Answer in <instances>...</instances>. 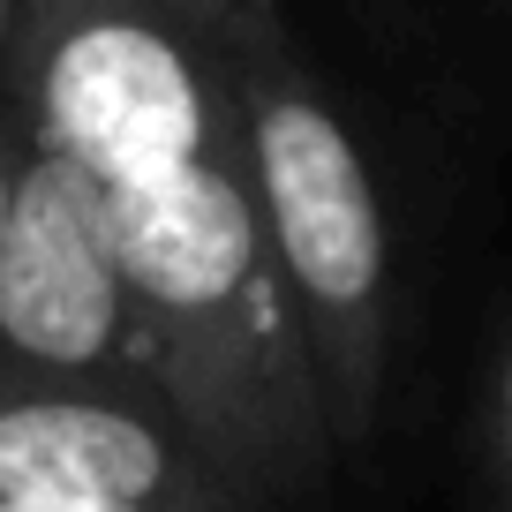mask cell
I'll use <instances>...</instances> for the list:
<instances>
[{
	"mask_svg": "<svg viewBox=\"0 0 512 512\" xmlns=\"http://www.w3.org/2000/svg\"><path fill=\"white\" fill-rule=\"evenodd\" d=\"M0 369L151 392L106 181L68 151H23L0 226Z\"/></svg>",
	"mask_w": 512,
	"mask_h": 512,
	"instance_id": "cell-4",
	"label": "cell"
},
{
	"mask_svg": "<svg viewBox=\"0 0 512 512\" xmlns=\"http://www.w3.org/2000/svg\"><path fill=\"white\" fill-rule=\"evenodd\" d=\"M272 0H16L0 98L106 189L234 151L241 38Z\"/></svg>",
	"mask_w": 512,
	"mask_h": 512,
	"instance_id": "cell-3",
	"label": "cell"
},
{
	"mask_svg": "<svg viewBox=\"0 0 512 512\" xmlns=\"http://www.w3.org/2000/svg\"><path fill=\"white\" fill-rule=\"evenodd\" d=\"M0 497H151L234 512L151 392L16 369H0Z\"/></svg>",
	"mask_w": 512,
	"mask_h": 512,
	"instance_id": "cell-5",
	"label": "cell"
},
{
	"mask_svg": "<svg viewBox=\"0 0 512 512\" xmlns=\"http://www.w3.org/2000/svg\"><path fill=\"white\" fill-rule=\"evenodd\" d=\"M0 512H219V505H151V497H0Z\"/></svg>",
	"mask_w": 512,
	"mask_h": 512,
	"instance_id": "cell-7",
	"label": "cell"
},
{
	"mask_svg": "<svg viewBox=\"0 0 512 512\" xmlns=\"http://www.w3.org/2000/svg\"><path fill=\"white\" fill-rule=\"evenodd\" d=\"M121 272L166 407L234 512H302L339 460L302 309L279 279L234 151L106 189Z\"/></svg>",
	"mask_w": 512,
	"mask_h": 512,
	"instance_id": "cell-1",
	"label": "cell"
},
{
	"mask_svg": "<svg viewBox=\"0 0 512 512\" xmlns=\"http://www.w3.org/2000/svg\"><path fill=\"white\" fill-rule=\"evenodd\" d=\"M234 174L264 226L279 279L302 309L339 452H362L384 422L400 347V249L384 181L354 113L294 46L287 8H264L234 76Z\"/></svg>",
	"mask_w": 512,
	"mask_h": 512,
	"instance_id": "cell-2",
	"label": "cell"
},
{
	"mask_svg": "<svg viewBox=\"0 0 512 512\" xmlns=\"http://www.w3.org/2000/svg\"><path fill=\"white\" fill-rule=\"evenodd\" d=\"M23 151H31V136H23L16 106L0 98V226H8V196H16V174H23Z\"/></svg>",
	"mask_w": 512,
	"mask_h": 512,
	"instance_id": "cell-8",
	"label": "cell"
},
{
	"mask_svg": "<svg viewBox=\"0 0 512 512\" xmlns=\"http://www.w3.org/2000/svg\"><path fill=\"white\" fill-rule=\"evenodd\" d=\"M8 31H16V0H0V53H8Z\"/></svg>",
	"mask_w": 512,
	"mask_h": 512,
	"instance_id": "cell-9",
	"label": "cell"
},
{
	"mask_svg": "<svg viewBox=\"0 0 512 512\" xmlns=\"http://www.w3.org/2000/svg\"><path fill=\"white\" fill-rule=\"evenodd\" d=\"M482 482H490V512H512V309L497 317L482 362Z\"/></svg>",
	"mask_w": 512,
	"mask_h": 512,
	"instance_id": "cell-6",
	"label": "cell"
}]
</instances>
